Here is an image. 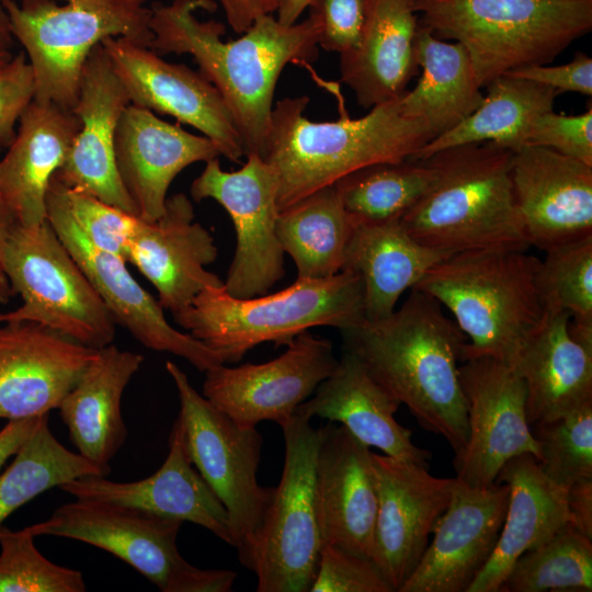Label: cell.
Here are the masks:
<instances>
[{
    "instance_id": "1",
    "label": "cell",
    "mask_w": 592,
    "mask_h": 592,
    "mask_svg": "<svg viewBox=\"0 0 592 592\" xmlns=\"http://www.w3.org/2000/svg\"><path fill=\"white\" fill-rule=\"evenodd\" d=\"M215 9L213 0L152 3L149 24L153 38L149 48L157 55H192L200 72L223 98L241 137L244 156L263 157L278 78L289 62L318 58L320 23L312 12L292 25L265 15L240 38L224 42V24L195 16L198 10Z\"/></svg>"
},
{
    "instance_id": "2",
    "label": "cell",
    "mask_w": 592,
    "mask_h": 592,
    "mask_svg": "<svg viewBox=\"0 0 592 592\" xmlns=\"http://www.w3.org/2000/svg\"><path fill=\"white\" fill-rule=\"evenodd\" d=\"M410 291L387 318L341 330L343 348L361 358L422 428L443 436L458 455L469 434L458 369L467 339L440 303Z\"/></svg>"
},
{
    "instance_id": "3",
    "label": "cell",
    "mask_w": 592,
    "mask_h": 592,
    "mask_svg": "<svg viewBox=\"0 0 592 592\" xmlns=\"http://www.w3.org/2000/svg\"><path fill=\"white\" fill-rule=\"evenodd\" d=\"M308 103L307 95L284 98L272 110L262 158L277 178L280 212L361 168L412 159L436 137L405 111L401 95L334 122L308 119Z\"/></svg>"
},
{
    "instance_id": "4",
    "label": "cell",
    "mask_w": 592,
    "mask_h": 592,
    "mask_svg": "<svg viewBox=\"0 0 592 592\" xmlns=\"http://www.w3.org/2000/svg\"><path fill=\"white\" fill-rule=\"evenodd\" d=\"M513 151L493 143L447 148L423 159L430 190L399 219L419 243L451 253L531 247L512 179Z\"/></svg>"
},
{
    "instance_id": "5",
    "label": "cell",
    "mask_w": 592,
    "mask_h": 592,
    "mask_svg": "<svg viewBox=\"0 0 592 592\" xmlns=\"http://www.w3.org/2000/svg\"><path fill=\"white\" fill-rule=\"evenodd\" d=\"M539 261L517 249L453 253L413 288L453 314L467 339L463 361L487 356L513 366L545 317L536 285Z\"/></svg>"
},
{
    "instance_id": "6",
    "label": "cell",
    "mask_w": 592,
    "mask_h": 592,
    "mask_svg": "<svg viewBox=\"0 0 592 592\" xmlns=\"http://www.w3.org/2000/svg\"><path fill=\"white\" fill-rule=\"evenodd\" d=\"M175 322L226 363L264 342L286 345L314 327L354 328L365 321L363 284L343 269L325 280H300L274 294L239 298L208 286L173 315Z\"/></svg>"
},
{
    "instance_id": "7",
    "label": "cell",
    "mask_w": 592,
    "mask_h": 592,
    "mask_svg": "<svg viewBox=\"0 0 592 592\" xmlns=\"http://www.w3.org/2000/svg\"><path fill=\"white\" fill-rule=\"evenodd\" d=\"M419 23L468 53L478 84L547 65L592 29V0H415Z\"/></svg>"
},
{
    "instance_id": "8",
    "label": "cell",
    "mask_w": 592,
    "mask_h": 592,
    "mask_svg": "<svg viewBox=\"0 0 592 592\" xmlns=\"http://www.w3.org/2000/svg\"><path fill=\"white\" fill-rule=\"evenodd\" d=\"M14 39L23 46L35 79L34 100L72 110L83 65L107 37L148 47L153 38L146 0H1Z\"/></svg>"
},
{
    "instance_id": "9",
    "label": "cell",
    "mask_w": 592,
    "mask_h": 592,
    "mask_svg": "<svg viewBox=\"0 0 592 592\" xmlns=\"http://www.w3.org/2000/svg\"><path fill=\"white\" fill-rule=\"evenodd\" d=\"M1 261L22 304L0 312V323L35 322L92 349L113 342V316L47 220L35 227L18 224Z\"/></svg>"
},
{
    "instance_id": "10",
    "label": "cell",
    "mask_w": 592,
    "mask_h": 592,
    "mask_svg": "<svg viewBox=\"0 0 592 592\" xmlns=\"http://www.w3.org/2000/svg\"><path fill=\"white\" fill-rule=\"evenodd\" d=\"M183 521L112 502L76 499L45 521L27 526L36 536L83 542L109 551L147 578L161 592H229L237 573L201 569L178 550Z\"/></svg>"
},
{
    "instance_id": "11",
    "label": "cell",
    "mask_w": 592,
    "mask_h": 592,
    "mask_svg": "<svg viewBox=\"0 0 592 592\" xmlns=\"http://www.w3.org/2000/svg\"><path fill=\"white\" fill-rule=\"evenodd\" d=\"M166 369L178 391L181 423L189 457L227 511L232 547L249 567L273 489L259 485L262 436L255 428L237 424L190 383L186 374L168 361Z\"/></svg>"
},
{
    "instance_id": "12",
    "label": "cell",
    "mask_w": 592,
    "mask_h": 592,
    "mask_svg": "<svg viewBox=\"0 0 592 592\" xmlns=\"http://www.w3.org/2000/svg\"><path fill=\"white\" fill-rule=\"evenodd\" d=\"M284 467L251 554L248 569L258 592H309L322 547L316 500L320 431L294 413L282 426Z\"/></svg>"
},
{
    "instance_id": "13",
    "label": "cell",
    "mask_w": 592,
    "mask_h": 592,
    "mask_svg": "<svg viewBox=\"0 0 592 592\" xmlns=\"http://www.w3.org/2000/svg\"><path fill=\"white\" fill-rule=\"evenodd\" d=\"M246 158L236 171L223 170L218 158L207 161L190 189L194 201H216L232 220L236 249L224 288L239 298L266 294L285 274V253L276 231V174L259 155Z\"/></svg>"
},
{
    "instance_id": "14",
    "label": "cell",
    "mask_w": 592,
    "mask_h": 592,
    "mask_svg": "<svg viewBox=\"0 0 592 592\" xmlns=\"http://www.w3.org/2000/svg\"><path fill=\"white\" fill-rule=\"evenodd\" d=\"M46 219L81 266L116 323L144 346L180 356L201 372L224 364L221 358L187 332L174 329L163 308L134 278L126 260L94 247L73 220L65 187L53 175L46 195Z\"/></svg>"
},
{
    "instance_id": "15",
    "label": "cell",
    "mask_w": 592,
    "mask_h": 592,
    "mask_svg": "<svg viewBox=\"0 0 592 592\" xmlns=\"http://www.w3.org/2000/svg\"><path fill=\"white\" fill-rule=\"evenodd\" d=\"M286 346L265 363L220 364L206 371L202 395L241 426L255 428L263 421L282 426L331 375L339 360L332 342L309 330Z\"/></svg>"
},
{
    "instance_id": "16",
    "label": "cell",
    "mask_w": 592,
    "mask_h": 592,
    "mask_svg": "<svg viewBox=\"0 0 592 592\" xmlns=\"http://www.w3.org/2000/svg\"><path fill=\"white\" fill-rule=\"evenodd\" d=\"M467 402L468 440L455 455L456 479L475 488L489 487L511 458L532 454L538 446L526 419V388L516 371L487 356L459 364Z\"/></svg>"
},
{
    "instance_id": "17",
    "label": "cell",
    "mask_w": 592,
    "mask_h": 592,
    "mask_svg": "<svg viewBox=\"0 0 592 592\" xmlns=\"http://www.w3.org/2000/svg\"><path fill=\"white\" fill-rule=\"evenodd\" d=\"M372 465L378 497L372 561L399 592L420 562L456 479L435 477L429 467L373 452Z\"/></svg>"
},
{
    "instance_id": "18",
    "label": "cell",
    "mask_w": 592,
    "mask_h": 592,
    "mask_svg": "<svg viewBox=\"0 0 592 592\" xmlns=\"http://www.w3.org/2000/svg\"><path fill=\"white\" fill-rule=\"evenodd\" d=\"M101 44L132 104L171 115L198 129L217 145L220 156L231 161L244 156L223 98L200 71L168 62L125 37H107Z\"/></svg>"
},
{
    "instance_id": "19",
    "label": "cell",
    "mask_w": 592,
    "mask_h": 592,
    "mask_svg": "<svg viewBox=\"0 0 592 592\" xmlns=\"http://www.w3.org/2000/svg\"><path fill=\"white\" fill-rule=\"evenodd\" d=\"M508 503L505 483L475 488L456 479L433 540L399 592H467L497 546Z\"/></svg>"
},
{
    "instance_id": "20",
    "label": "cell",
    "mask_w": 592,
    "mask_h": 592,
    "mask_svg": "<svg viewBox=\"0 0 592 592\" xmlns=\"http://www.w3.org/2000/svg\"><path fill=\"white\" fill-rule=\"evenodd\" d=\"M128 104L127 92L104 47L96 45L83 65L79 94L72 109L80 119V127L54 177L69 190L90 194L137 216L115 162L116 128Z\"/></svg>"
},
{
    "instance_id": "21",
    "label": "cell",
    "mask_w": 592,
    "mask_h": 592,
    "mask_svg": "<svg viewBox=\"0 0 592 592\" xmlns=\"http://www.w3.org/2000/svg\"><path fill=\"white\" fill-rule=\"evenodd\" d=\"M96 350L35 322H2L0 418L41 417L58 409Z\"/></svg>"
},
{
    "instance_id": "22",
    "label": "cell",
    "mask_w": 592,
    "mask_h": 592,
    "mask_svg": "<svg viewBox=\"0 0 592 592\" xmlns=\"http://www.w3.org/2000/svg\"><path fill=\"white\" fill-rule=\"evenodd\" d=\"M511 179L531 246L546 251L592 237V166L524 146L513 152Z\"/></svg>"
},
{
    "instance_id": "23",
    "label": "cell",
    "mask_w": 592,
    "mask_h": 592,
    "mask_svg": "<svg viewBox=\"0 0 592 592\" xmlns=\"http://www.w3.org/2000/svg\"><path fill=\"white\" fill-rule=\"evenodd\" d=\"M184 193L167 197L163 214L153 221L137 218L127 261L156 287L163 309L175 315L189 307L208 286H223L218 275L206 270L218 255L212 234L194 220Z\"/></svg>"
},
{
    "instance_id": "24",
    "label": "cell",
    "mask_w": 592,
    "mask_h": 592,
    "mask_svg": "<svg viewBox=\"0 0 592 592\" xmlns=\"http://www.w3.org/2000/svg\"><path fill=\"white\" fill-rule=\"evenodd\" d=\"M316 500L322 545L371 559L378 506L372 452L343 425L319 428Z\"/></svg>"
},
{
    "instance_id": "25",
    "label": "cell",
    "mask_w": 592,
    "mask_h": 592,
    "mask_svg": "<svg viewBox=\"0 0 592 592\" xmlns=\"http://www.w3.org/2000/svg\"><path fill=\"white\" fill-rule=\"evenodd\" d=\"M217 145L206 136L170 124L150 110L128 104L115 134V162L137 217L153 221L164 212L167 192L186 167L218 158Z\"/></svg>"
},
{
    "instance_id": "26",
    "label": "cell",
    "mask_w": 592,
    "mask_h": 592,
    "mask_svg": "<svg viewBox=\"0 0 592 592\" xmlns=\"http://www.w3.org/2000/svg\"><path fill=\"white\" fill-rule=\"evenodd\" d=\"M59 488L76 499L112 502L192 522L234 544L227 511L192 464L179 419L169 436L167 458L151 476L130 482L84 476Z\"/></svg>"
},
{
    "instance_id": "27",
    "label": "cell",
    "mask_w": 592,
    "mask_h": 592,
    "mask_svg": "<svg viewBox=\"0 0 592 592\" xmlns=\"http://www.w3.org/2000/svg\"><path fill=\"white\" fill-rule=\"evenodd\" d=\"M401 403L343 348L334 371L295 413L339 422L358 441L385 455L429 467L431 453L412 442V432L395 419Z\"/></svg>"
},
{
    "instance_id": "28",
    "label": "cell",
    "mask_w": 592,
    "mask_h": 592,
    "mask_svg": "<svg viewBox=\"0 0 592 592\" xmlns=\"http://www.w3.org/2000/svg\"><path fill=\"white\" fill-rule=\"evenodd\" d=\"M415 0H364L358 45L340 55L341 81L366 109L402 95L419 70Z\"/></svg>"
},
{
    "instance_id": "29",
    "label": "cell",
    "mask_w": 592,
    "mask_h": 592,
    "mask_svg": "<svg viewBox=\"0 0 592 592\" xmlns=\"http://www.w3.org/2000/svg\"><path fill=\"white\" fill-rule=\"evenodd\" d=\"M72 110L33 100L19 119L9 150L0 160V198L19 225L46 219V195L79 130Z\"/></svg>"
},
{
    "instance_id": "30",
    "label": "cell",
    "mask_w": 592,
    "mask_h": 592,
    "mask_svg": "<svg viewBox=\"0 0 592 592\" xmlns=\"http://www.w3.org/2000/svg\"><path fill=\"white\" fill-rule=\"evenodd\" d=\"M496 482L509 487V503L497 546L467 592H500L514 562L569 522L567 489L551 481L532 454L508 460Z\"/></svg>"
},
{
    "instance_id": "31",
    "label": "cell",
    "mask_w": 592,
    "mask_h": 592,
    "mask_svg": "<svg viewBox=\"0 0 592 592\" xmlns=\"http://www.w3.org/2000/svg\"><path fill=\"white\" fill-rule=\"evenodd\" d=\"M143 362L141 354L112 343L98 349L58 407L79 454L109 473L110 462L128 434L122 418V396Z\"/></svg>"
},
{
    "instance_id": "32",
    "label": "cell",
    "mask_w": 592,
    "mask_h": 592,
    "mask_svg": "<svg viewBox=\"0 0 592 592\" xmlns=\"http://www.w3.org/2000/svg\"><path fill=\"white\" fill-rule=\"evenodd\" d=\"M570 315L545 312L512 366L526 388L530 425L569 413L592 400V351L569 331Z\"/></svg>"
},
{
    "instance_id": "33",
    "label": "cell",
    "mask_w": 592,
    "mask_h": 592,
    "mask_svg": "<svg viewBox=\"0 0 592 592\" xmlns=\"http://www.w3.org/2000/svg\"><path fill=\"white\" fill-rule=\"evenodd\" d=\"M451 254L419 243L399 219L355 223L343 269L361 277L365 320L377 321L390 316L400 296Z\"/></svg>"
},
{
    "instance_id": "34",
    "label": "cell",
    "mask_w": 592,
    "mask_h": 592,
    "mask_svg": "<svg viewBox=\"0 0 592 592\" xmlns=\"http://www.w3.org/2000/svg\"><path fill=\"white\" fill-rule=\"evenodd\" d=\"M417 53L422 73L401 101L410 116L425 122L439 136L475 112L485 94L462 44L447 43L419 23Z\"/></svg>"
},
{
    "instance_id": "35",
    "label": "cell",
    "mask_w": 592,
    "mask_h": 592,
    "mask_svg": "<svg viewBox=\"0 0 592 592\" xmlns=\"http://www.w3.org/2000/svg\"><path fill=\"white\" fill-rule=\"evenodd\" d=\"M485 88L480 106L452 129L434 137L411 160H423L437 151L468 144L493 143L513 152L525 146L532 122L554 110L559 92L510 75Z\"/></svg>"
},
{
    "instance_id": "36",
    "label": "cell",
    "mask_w": 592,
    "mask_h": 592,
    "mask_svg": "<svg viewBox=\"0 0 592 592\" xmlns=\"http://www.w3.org/2000/svg\"><path fill=\"white\" fill-rule=\"evenodd\" d=\"M354 226L333 184L281 210L277 237L296 278L325 280L342 271Z\"/></svg>"
},
{
    "instance_id": "37",
    "label": "cell",
    "mask_w": 592,
    "mask_h": 592,
    "mask_svg": "<svg viewBox=\"0 0 592 592\" xmlns=\"http://www.w3.org/2000/svg\"><path fill=\"white\" fill-rule=\"evenodd\" d=\"M428 160L374 163L353 171L333 185L354 223L400 219L433 185Z\"/></svg>"
},
{
    "instance_id": "38",
    "label": "cell",
    "mask_w": 592,
    "mask_h": 592,
    "mask_svg": "<svg viewBox=\"0 0 592 592\" xmlns=\"http://www.w3.org/2000/svg\"><path fill=\"white\" fill-rule=\"evenodd\" d=\"M110 473L60 444L48 425V415L0 475V526L36 496L84 476Z\"/></svg>"
},
{
    "instance_id": "39",
    "label": "cell",
    "mask_w": 592,
    "mask_h": 592,
    "mask_svg": "<svg viewBox=\"0 0 592 592\" xmlns=\"http://www.w3.org/2000/svg\"><path fill=\"white\" fill-rule=\"evenodd\" d=\"M591 592L592 538L569 522L548 540L524 553L500 592Z\"/></svg>"
},
{
    "instance_id": "40",
    "label": "cell",
    "mask_w": 592,
    "mask_h": 592,
    "mask_svg": "<svg viewBox=\"0 0 592 592\" xmlns=\"http://www.w3.org/2000/svg\"><path fill=\"white\" fill-rule=\"evenodd\" d=\"M545 252L536 273L543 308L569 314L571 337L592 351V237Z\"/></svg>"
},
{
    "instance_id": "41",
    "label": "cell",
    "mask_w": 592,
    "mask_h": 592,
    "mask_svg": "<svg viewBox=\"0 0 592 592\" xmlns=\"http://www.w3.org/2000/svg\"><path fill=\"white\" fill-rule=\"evenodd\" d=\"M537 464L555 483L568 488L592 478V400L558 418L531 425Z\"/></svg>"
},
{
    "instance_id": "42",
    "label": "cell",
    "mask_w": 592,
    "mask_h": 592,
    "mask_svg": "<svg viewBox=\"0 0 592 592\" xmlns=\"http://www.w3.org/2000/svg\"><path fill=\"white\" fill-rule=\"evenodd\" d=\"M29 527L0 526V592H83L80 571L46 559L35 547Z\"/></svg>"
},
{
    "instance_id": "43",
    "label": "cell",
    "mask_w": 592,
    "mask_h": 592,
    "mask_svg": "<svg viewBox=\"0 0 592 592\" xmlns=\"http://www.w3.org/2000/svg\"><path fill=\"white\" fill-rule=\"evenodd\" d=\"M64 187L70 214L86 238L94 247L127 262L129 241L138 217L90 194Z\"/></svg>"
},
{
    "instance_id": "44",
    "label": "cell",
    "mask_w": 592,
    "mask_h": 592,
    "mask_svg": "<svg viewBox=\"0 0 592 592\" xmlns=\"http://www.w3.org/2000/svg\"><path fill=\"white\" fill-rule=\"evenodd\" d=\"M309 592H394L371 560L322 545Z\"/></svg>"
},
{
    "instance_id": "45",
    "label": "cell",
    "mask_w": 592,
    "mask_h": 592,
    "mask_svg": "<svg viewBox=\"0 0 592 592\" xmlns=\"http://www.w3.org/2000/svg\"><path fill=\"white\" fill-rule=\"evenodd\" d=\"M525 146H542L592 166V109L577 115H538L531 124Z\"/></svg>"
},
{
    "instance_id": "46",
    "label": "cell",
    "mask_w": 592,
    "mask_h": 592,
    "mask_svg": "<svg viewBox=\"0 0 592 592\" xmlns=\"http://www.w3.org/2000/svg\"><path fill=\"white\" fill-rule=\"evenodd\" d=\"M308 8L320 23L319 48L340 55L356 48L364 22V0H312Z\"/></svg>"
},
{
    "instance_id": "47",
    "label": "cell",
    "mask_w": 592,
    "mask_h": 592,
    "mask_svg": "<svg viewBox=\"0 0 592 592\" xmlns=\"http://www.w3.org/2000/svg\"><path fill=\"white\" fill-rule=\"evenodd\" d=\"M35 79L24 52L0 65V147L15 137V125L34 100Z\"/></svg>"
},
{
    "instance_id": "48",
    "label": "cell",
    "mask_w": 592,
    "mask_h": 592,
    "mask_svg": "<svg viewBox=\"0 0 592 592\" xmlns=\"http://www.w3.org/2000/svg\"><path fill=\"white\" fill-rule=\"evenodd\" d=\"M505 75L526 79L562 92L592 95V58L577 52L571 61L559 66H530Z\"/></svg>"
},
{
    "instance_id": "49",
    "label": "cell",
    "mask_w": 592,
    "mask_h": 592,
    "mask_svg": "<svg viewBox=\"0 0 592 592\" xmlns=\"http://www.w3.org/2000/svg\"><path fill=\"white\" fill-rule=\"evenodd\" d=\"M285 0H218L227 23L238 34H243L262 16L273 15Z\"/></svg>"
},
{
    "instance_id": "50",
    "label": "cell",
    "mask_w": 592,
    "mask_h": 592,
    "mask_svg": "<svg viewBox=\"0 0 592 592\" xmlns=\"http://www.w3.org/2000/svg\"><path fill=\"white\" fill-rule=\"evenodd\" d=\"M569 523L592 538V478L581 479L567 488Z\"/></svg>"
},
{
    "instance_id": "51",
    "label": "cell",
    "mask_w": 592,
    "mask_h": 592,
    "mask_svg": "<svg viewBox=\"0 0 592 592\" xmlns=\"http://www.w3.org/2000/svg\"><path fill=\"white\" fill-rule=\"evenodd\" d=\"M48 414L9 420L0 430V469L21 449Z\"/></svg>"
},
{
    "instance_id": "52",
    "label": "cell",
    "mask_w": 592,
    "mask_h": 592,
    "mask_svg": "<svg viewBox=\"0 0 592 592\" xmlns=\"http://www.w3.org/2000/svg\"><path fill=\"white\" fill-rule=\"evenodd\" d=\"M16 225L18 221L14 215L0 198V305L8 303L10 296L13 294L2 267L1 257L4 244Z\"/></svg>"
},
{
    "instance_id": "53",
    "label": "cell",
    "mask_w": 592,
    "mask_h": 592,
    "mask_svg": "<svg viewBox=\"0 0 592 592\" xmlns=\"http://www.w3.org/2000/svg\"><path fill=\"white\" fill-rule=\"evenodd\" d=\"M14 36L11 31L9 15L0 0V65L13 57Z\"/></svg>"
},
{
    "instance_id": "54",
    "label": "cell",
    "mask_w": 592,
    "mask_h": 592,
    "mask_svg": "<svg viewBox=\"0 0 592 592\" xmlns=\"http://www.w3.org/2000/svg\"><path fill=\"white\" fill-rule=\"evenodd\" d=\"M311 1L312 0H285L276 12L277 21L284 25L296 23Z\"/></svg>"
},
{
    "instance_id": "55",
    "label": "cell",
    "mask_w": 592,
    "mask_h": 592,
    "mask_svg": "<svg viewBox=\"0 0 592 592\" xmlns=\"http://www.w3.org/2000/svg\"><path fill=\"white\" fill-rule=\"evenodd\" d=\"M0 150H1V147H0Z\"/></svg>"
}]
</instances>
